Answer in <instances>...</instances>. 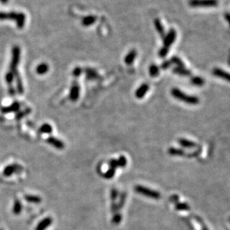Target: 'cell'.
<instances>
[{"label":"cell","instance_id":"cell-1","mask_svg":"<svg viewBox=\"0 0 230 230\" xmlns=\"http://www.w3.org/2000/svg\"><path fill=\"white\" fill-rule=\"evenodd\" d=\"M26 14L22 12H15V11H11V12H4V11H0V20H11L15 21L16 25V27L19 29H22L24 27L26 24Z\"/></svg>","mask_w":230,"mask_h":230},{"label":"cell","instance_id":"cell-2","mask_svg":"<svg viewBox=\"0 0 230 230\" xmlns=\"http://www.w3.org/2000/svg\"><path fill=\"white\" fill-rule=\"evenodd\" d=\"M171 94L173 97H175L177 100L186 102L190 105H196L199 103V100L198 97L194 96H189L184 93L182 90L178 88H173L171 90Z\"/></svg>","mask_w":230,"mask_h":230},{"label":"cell","instance_id":"cell-3","mask_svg":"<svg viewBox=\"0 0 230 230\" xmlns=\"http://www.w3.org/2000/svg\"><path fill=\"white\" fill-rule=\"evenodd\" d=\"M20 48L18 46H14L12 48L11 50V63H10V71L13 72L15 73V72L17 71L16 68H17L18 64H20Z\"/></svg>","mask_w":230,"mask_h":230},{"label":"cell","instance_id":"cell-4","mask_svg":"<svg viewBox=\"0 0 230 230\" xmlns=\"http://www.w3.org/2000/svg\"><path fill=\"white\" fill-rule=\"evenodd\" d=\"M135 191L137 194H141V195L147 196V197L152 198V199H159L161 197V194L159 192L149 189L147 187H144L142 185H136L135 187Z\"/></svg>","mask_w":230,"mask_h":230},{"label":"cell","instance_id":"cell-5","mask_svg":"<svg viewBox=\"0 0 230 230\" xmlns=\"http://www.w3.org/2000/svg\"><path fill=\"white\" fill-rule=\"evenodd\" d=\"M190 6L196 7H215L218 5L217 0H190Z\"/></svg>","mask_w":230,"mask_h":230},{"label":"cell","instance_id":"cell-6","mask_svg":"<svg viewBox=\"0 0 230 230\" xmlns=\"http://www.w3.org/2000/svg\"><path fill=\"white\" fill-rule=\"evenodd\" d=\"M176 38V32L174 29H170L167 35H165L164 39V46L170 48V46L175 41Z\"/></svg>","mask_w":230,"mask_h":230},{"label":"cell","instance_id":"cell-7","mask_svg":"<svg viewBox=\"0 0 230 230\" xmlns=\"http://www.w3.org/2000/svg\"><path fill=\"white\" fill-rule=\"evenodd\" d=\"M79 94H80L79 85H78L76 82H74V83L72 85L71 88H70V99L73 102L77 101L78 97H79Z\"/></svg>","mask_w":230,"mask_h":230},{"label":"cell","instance_id":"cell-8","mask_svg":"<svg viewBox=\"0 0 230 230\" xmlns=\"http://www.w3.org/2000/svg\"><path fill=\"white\" fill-rule=\"evenodd\" d=\"M46 142L51 146H53V147L58 149H63L65 147L64 144V142L62 141L59 140V139L56 138L55 137H52V136L51 137H49L46 139Z\"/></svg>","mask_w":230,"mask_h":230},{"label":"cell","instance_id":"cell-9","mask_svg":"<svg viewBox=\"0 0 230 230\" xmlns=\"http://www.w3.org/2000/svg\"><path fill=\"white\" fill-rule=\"evenodd\" d=\"M53 223V219L50 217L44 218L38 224L35 228V230H46L48 227H49Z\"/></svg>","mask_w":230,"mask_h":230},{"label":"cell","instance_id":"cell-10","mask_svg":"<svg viewBox=\"0 0 230 230\" xmlns=\"http://www.w3.org/2000/svg\"><path fill=\"white\" fill-rule=\"evenodd\" d=\"M149 86L148 84H142L135 91V97L137 99H142L146 94H147V91L149 90Z\"/></svg>","mask_w":230,"mask_h":230},{"label":"cell","instance_id":"cell-11","mask_svg":"<svg viewBox=\"0 0 230 230\" xmlns=\"http://www.w3.org/2000/svg\"><path fill=\"white\" fill-rule=\"evenodd\" d=\"M213 75H215L217 77H219V78H223L226 81L230 82V73H227V72L224 71V70H221L220 68H214L213 70Z\"/></svg>","mask_w":230,"mask_h":230},{"label":"cell","instance_id":"cell-12","mask_svg":"<svg viewBox=\"0 0 230 230\" xmlns=\"http://www.w3.org/2000/svg\"><path fill=\"white\" fill-rule=\"evenodd\" d=\"M154 26H155V28L156 31H158V33L161 35L162 38H164V36H165V31H164V28L162 22H161L159 18H155V19L154 20Z\"/></svg>","mask_w":230,"mask_h":230},{"label":"cell","instance_id":"cell-13","mask_svg":"<svg viewBox=\"0 0 230 230\" xmlns=\"http://www.w3.org/2000/svg\"><path fill=\"white\" fill-rule=\"evenodd\" d=\"M136 56H137V53L135 49H132L130 52L126 55L125 58H124V62L126 63V64L127 65H131L133 64L134 61H135Z\"/></svg>","mask_w":230,"mask_h":230},{"label":"cell","instance_id":"cell-14","mask_svg":"<svg viewBox=\"0 0 230 230\" xmlns=\"http://www.w3.org/2000/svg\"><path fill=\"white\" fill-rule=\"evenodd\" d=\"M20 166L16 165V164H11V165L8 166L5 168L4 171H3V174L5 176H10L12 175L14 173L17 172L18 169L20 168Z\"/></svg>","mask_w":230,"mask_h":230},{"label":"cell","instance_id":"cell-15","mask_svg":"<svg viewBox=\"0 0 230 230\" xmlns=\"http://www.w3.org/2000/svg\"><path fill=\"white\" fill-rule=\"evenodd\" d=\"M20 108V104L19 102H14L12 105H11L10 106L5 107V108H2V112L3 113H10V112H15L19 111V109Z\"/></svg>","mask_w":230,"mask_h":230},{"label":"cell","instance_id":"cell-16","mask_svg":"<svg viewBox=\"0 0 230 230\" xmlns=\"http://www.w3.org/2000/svg\"><path fill=\"white\" fill-rule=\"evenodd\" d=\"M96 20H97V18L94 16H87L85 17H84L82 20V26H85V27H88V26H91L93 25V23H95Z\"/></svg>","mask_w":230,"mask_h":230},{"label":"cell","instance_id":"cell-17","mask_svg":"<svg viewBox=\"0 0 230 230\" xmlns=\"http://www.w3.org/2000/svg\"><path fill=\"white\" fill-rule=\"evenodd\" d=\"M14 77L16 78V88H17V91L20 94H23V82H22L20 75V73H18V71H16L14 73Z\"/></svg>","mask_w":230,"mask_h":230},{"label":"cell","instance_id":"cell-18","mask_svg":"<svg viewBox=\"0 0 230 230\" xmlns=\"http://www.w3.org/2000/svg\"><path fill=\"white\" fill-rule=\"evenodd\" d=\"M173 71L177 75H182V76H189L191 75V72L188 70L184 68V67H176L173 69Z\"/></svg>","mask_w":230,"mask_h":230},{"label":"cell","instance_id":"cell-19","mask_svg":"<svg viewBox=\"0 0 230 230\" xmlns=\"http://www.w3.org/2000/svg\"><path fill=\"white\" fill-rule=\"evenodd\" d=\"M49 71V66L47 64L41 63L36 68V73L38 75H44Z\"/></svg>","mask_w":230,"mask_h":230},{"label":"cell","instance_id":"cell-20","mask_svg":"<svg viewBox=\"0 0 230 230\" xmlns=\"http://www.w3.org/2000/svg\"><path fill=\"white\" fill-rule=\"evenodd\" d=\"M178 142L180 145H182V147H186V148H192V147H196V144L194 142L190 141L188 140H186L184 138H180L178 140Z\"/></svg>","mask_w":230,"mask_h":230},{"label":"cell","instance_id":"cell-21","mask_svg":"<svg viewBox=\"0 0 230 230\" xmlns=\"http://www.w3.org/2000/svg\"><path fill=\"white\" fill-rule=\"evenodd\" d=\"M85 73H86V76L88 79H96L99 77L98 73L95 70L91 68H87L85 69Z\"/></svg>","mask_w":230,"mask_h":230},{"label":"cell","instance_id":"cell-22","mask_svg":"<svg viewBox=\"0 0 230 230\" xmlns=\"http://www.w3.org/2000/svg\"><path fill=\"white\" fill-rule=\"evenodd\" d=\"M159 68L155 64H152L149 68V75L152 77H156L159 75Z\"/></svg>","mask_w":230,"mask_h":230},{"label":"cell","instance_id":"cell-23","mask_svg":"<svg viewBox=\"0 0 230 230\" xmlns=\"http://www.w3.org/2000/svg\"><path fill=\"white\" fill-rule=\"evenodd\" d=\"M39 132L43 134H51L53 132V127L48 123H45L42 125L39 129Z\"/></svg>","mask_w":230,"mask_h":230},{"label":"cell","instance_id":"cell-24","mask_svg":"<svg viewBox=\"0 0 230 230\" xmlns=\"http://www.w3.org/2000/svg\"><path fill=\"white\" fill-rule=\"evenodd\" d=\"M25 199L26 201L32 203H40L41 202V198L38 196L35 195H26Z\"/></svg>","mask_w":230,"mask_h":230},{"label":"cell","instance_id":"cell-25","mask_svg":"<svg viewBox=\"0 0 230 230\" xmlns=\"http://www.w3.org/2000/svg\"><path fill=\"white\" fill-rule=\"evenodd\" d=\"M191 82L194 85H196V86H199V87L203 86V85L205 84L204 79L199 76L194 77V78H191Z\"/></svg>","mask_w":230,"mask_h":230},{"label":"cell","instance_id":"cell-26","mask_svg":"<svg viewBox=\"0 0 230 230\" xmlns=\"http://www.w3.org/2000/svg\"><path fill=\"white\" fill-rule=\"evenodd\" d=\"M22 211V204L20 201L19 200H15L14 204V208H13V212L15 214H20Z\"/></svg>","mask_w":230,"mask_h":230},{"label":"cell","instance_id":"cell-27","mask_svg":"<svg viewBox=\"0 0 230 230\" xmlns=\"http://www.w3.org/2000/svg\"><path fill=\"white\" fill-rule=\"evenodd\" d=\"M169 154L172 155H183L184 154V152L182 150V149H177V148H170L168 150Z\"/></svg>","mask_w":230,"mask_h":230},{"label":"cell","instance_id":"cell-28","mask_svg":"<svg viewBox=\"0 0 230 230\" xmlns=\"http://www.w3.org/2000/svg\"><path fill=\"white\" fill-rule=\"evenodd\" d=\"M115 173H116V169L111 168L110 167L109 170H107L106 172L103 174V177L105 178V179H111L115 176Z\"/></svg>","mask_w":230,"mask_h":230},{"label":"cell","instance_id":"cell-29","mask_svg":"<svg viewBox=\"0 0 230 230\" xmlns=\"http://www.w3.org/2000/svg\"><path fill=\"white\" fill-rule=\"evenodd\" d=\"M117 166L120 167H125L127 164V159L125 156L121 155L119 157V159L117 160Z\"/></svg>","mask_w":230,"mask_h":230},{"label":"cell","instance_id":"cell-30","mask_svg":"<svg viewBox=\"0 0 230 230\" xmlns=\"http://www.w3.org/2000/svg\"><path fill=\"white\" fill-rule=\"evenodd\" d=\"M5 82H7L8 85H11L13 81H14V73L11 71H8L7 73L5 74Z\"/></svg>","mask_w":230,"mask_h":230},{"label":"cell","instance_id":"cell-31","mask_svg":"<svg viewBox=\"0 0 230 230\" xmlns=\"http://www.w3.org/2000/svg\"><path fill=\"white\" fill-rule=\"evenodd\" d=\"M176 209L182 211V210H189L190 206L188 203H176Z\"/></svg>","mask_w":230,"mask_h":230},{"label":"cell","instance_id":"cell-32","mask_svg":"<svg viewBox=\"0 0 230 230\" xmlns=\"http://www.w3.org/2000/svg\"><path fill=\"white\" fill-rule=\"evenodd\" d=\"M170 61L172 64H175L177 65V67H184V64H183L182 60L176 56L172 57L170 59Z\"/></svg>","mask_w":230,"mask_h":230},{"label":"cell","instance_id":"cell-33","mask_svg":"<svg viewBox=\"0 0 230 230\" xmlns=\"http://www.w3.org/2000/svg\"><path fill=\"white\" fill-rule=\"evenodd\" d=\"M169 49L170 48L165 47V46H163V47L161 48L160 50H159V57L163 58H164L165 56H167V55L168 54V53H169Z\"/></svg>","mask_w":230,"mask_h":230},{"label":"cell","instance_id":"cell-34","mask_svg":"<svg viewBox=\"0 0 230 230\" xmlns=\"http://www.w3.org/2000/svg\"><path fill=\"white\" fill-rule=\"evenodd\" d=\"M122 221V215L119 213H115L113 216V219H112V223L115 224H119Z\"/></svg>","mask_w":230,"mask_h":230},{"label":"cell","instance_id":"cell-35","mask_svg":"<svg viewBox=\"0 0 230 230\" xmlns=\"http://www.w3.org/2000/svg\"><path fill=\"white\" fill-rule=\"evenodd\" d=\"M72 73H73V76H75V77H79L80 75H82V68H79V67H76V68H75L74 70H73Z\"/></svg>","mask_w":230,"mask_h":230},{"label":"cell","instance_id":"cell-36","mask_svg":"<svg viewBox=\"0 0 230 230\" xmlns=\"http://www.w3.org/2000/svg\"><path fill=\"white\" fill-rule=\"evenodd\" d=\"M126 197V194H125V193H122V194H121V196H120V203H119V204L117 205V206H118L119 209H122V206H124V204H125Z\"/></svg>","mask_w":230,"mask_h":230},{"label":"cell","instance_id":"cell-37","mask_svg":"<svg viewBox=\"0 0 230 230\" xmlns=\"http://www.w3.org/2000/svg\"><path fill=\"white\" fill-rule=\"evenodd\" d=\"M117 196H118V191H117V189L112 188L111 191V198L113 202L117 199Z\"/></svg>","mask_w":230,"mask_h":230},{"label":"cell","instance_id":"cell-38","mask_svg":"<svg viewBox=\"0 0 230 230\" xmlns=\"http://www.w3.org/2000/svg\"><path fill=\"white\" fill-rule=\"evenodd\" d=\"M171 64H172V63H171L170 61H164L161 65V68L162 70H167L171 66Z\"/></svg>","mask_w":230,"mask_h":230},{"label":"cell","instance_id":"cell-39","mask_svg":"<svg viewBox=\"0 0 230 230\" xmlns=\"http://www.w3.org/2000/svg\"><path fill=\"white\" fill-rule=\"evenodd\" d=\"M109 167H111V168H114V169H117V167H118L117 166V162L116 159H111L110 161H109Z\"/></svg>","mask_w":230,"mask_h":230},{"label":"cell","instance_id":"cell-40","mask_svg":"<svg viewBox=\"0 0 230 230\" xmlns=\"http://www.w3.org/2000/svg\"><path fill=\"white\" fill-rule=\"evenodd\" d=\"M118 210H119L118 206H117V205L114 202L112 203V204H111V211H112V212L115 213H115H117Z\"/></svg>","mask_w":230,"mask_h":230},{"label":"cell","instance_id":"cell-41","mask_svg":"<svg viewBox=\"0 0 230 230\" xmlns=\"http://www.w3.org/2000/svg\"><path fill=\"white\" fill-rule=\"evenodd\" d=\"M225 19L230 26V13H226L225 14Z\"/></svg>","mask_w":230,"mask_h":230},{"label":"cell","instance_id":"cell-42","mask_svg":"<svg viewBox=\"0 0 230 230\" xmlns=\"http://www.w3.org/2000/svg\"><path fill=\"white\" fill-rule=\"evenodd\" d=\"M9 92H10V94L11 95H14V89L12 88L11 86H10L9 88Z\"/></svg>","mask_w":230,"mask_h":230},{"label":"cell","instance_id":"cell-43","mask_svg":"<svg viewBox=\"0 0 230 230\" xmlns=\"http://www.w3.org/2000/svg\"><path fill=\"white\" fill-rule=\"evenodd\" d=\"M0 2H2V4H7L8 2V0H0Z\"/></svg>","mask_w":230,"mask_h":230},{"label":"cell","instance_id":"cell-44","mask_svg":"<svg viewBox=\"0 0 230 230\" xmlns=\"http://www.w3.org/2000/svg\"><path fill=\"white\" fill-rule=\"evenodd\" d=\"M229 221H230V218H229Z\"/></svg>","mask_w":230,"mask_h":230}]
</instances>
